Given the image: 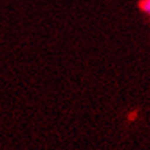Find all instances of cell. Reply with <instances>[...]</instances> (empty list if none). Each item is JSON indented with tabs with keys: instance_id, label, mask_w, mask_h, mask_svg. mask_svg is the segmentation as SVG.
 I'll list each match as a JSON object with an SVG mask.
<instances>
[{
	"instance_id": "cell-1",
	"label": "cell",
	"mask_w": 150,
	"mask_h": 150,
	"mask_svg": "<svg viewBox=\"0 0 150 150\" xmlns=\"http://www.w3.org/2000/svg\"><path fill=\"white\" fill-rule=\"evenodd\" d=\"M141 10L150 17V0H141Z\"/></svg>"
}]
</instances>
